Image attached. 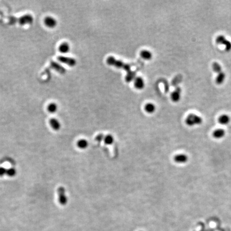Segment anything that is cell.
Here are the masks:
<instances>
[{
  "instance_id": "9",
  "label": "cell",
  "mask_w": 231,
  "mask_h": 231,
  "mask_svg": "<svg viewBox=\"0 0 231 231\" xmlns=\"http://www.w3.org/2000/svg\"><path fill=\"white\" fill-rule=\"evenodd\" d=\"M134 85L135 88L139 90L144 89L145 86L144 79L141 77H137L134 80Z\"/></svg>"
},
{
  "instance_id": "15",
  "label": "cell",
  "mask_w": 231,
  "mask_h": 231,
  "mask_svg": "<svg viewBox=\"0 0 231 231\" xmlns=\"http://www.w3.org/2000/svg\"><path fill=\"white\" fill-rule=\"evenodd\" d=\"M70 50V46L67 42H63L59 46V51L62 54H66Z\"/></svg>"
},
{
  "instance_id": "3",
  "label": "cell",
  "mask_w": 231,
  "mask_h": 231,
  "mask_svg": "<svg viewBox=\"0 0 231 231\" xmlns=\"http://www.w3.org/2000/svg\"><path fill=\"white\" fill-rule=\"evenodd\" d=\"M57 193L59 203L62 206H65L68 202L65 188L63 186L59 187L58 188Z\"/></svg>"
},
{
  "instance_id": "12",
  "label": "cell",
  "mask_w": 231,
  "mask_h": 231,
  "mask_svg": "<svg viewBox=\"0 0 231 231\" xmlns=\"http://www.w3.org/2000/svg\"><path fill=\"white\" fill-rule=\"evenodd\" d=\"M51 66L56 71L59 72L61 74H65L66 72V70L64 68H63L61 65L57 63L53 62L51 63Z\"/></svg>"
},
{
  "instance_id": "4",
  "label": "cell",
  "mask_w": 231,
  "mask_h": 231,
  "mask_svg": "<svg viewBox=\"0 0 231 231\" xmlns=\"http://www.w3.org/2000/svg\"><path fill=\"white\" fill-rule=\"evenodd\" d=\"M216 42L218 44L224 45L225 48V50L227 51H231V42L226 39V38L222 35H220L217 37Z\"/></svg>"
},
{
  "instance_id": "7",
  "label": "cell",
  "mask_w": 231,
  "mask_h": 231,
  "mask_svg": "<svg viewBox=\"0 0 231 231\" xmlns=\"http://www.w3.org/2000/svg\"><path fill=\"white\" fill-rule=\"evenodd\" d=\"M181 93V88L180 87L177 86L175 90L171 94V99L174 102H178L180 101Z\"/></svg>"
},
{
  "instance_id": "13",
  "label": "cell",
  "mask_w": 231,
  "mask_h": 231,
  "mask_svg": "<svg viewBox=\"0 0 231 231\" xmlns=\"http://www.w3.org/2000/svg\"><path fill=\"white\" fill-rule=\"evenodd\" d=\"M225 131L223 129H217L213 132V137L217 139H221L225 137Z\"/></svg>"
},
{
  "instance_id": "1",
  "label": "cell",
  "mask_w": 231,
  "mask_h": 231,
  "mask_svg": "<svg viewBox=\"0 0 231 231\" xmlns=\"http://www.w3.org/2000/svg\"><path fill=\"white\" fill-rule=\"evenodd\" d=\"M107 63L109 65L113 66L117 69H123L126 71L127 73L132 71L131 66L129 64H126L120 60L117 59L113 56L109 57L107 59Z\"/></svg>"
},
{
  "instance_id": "6",
  "label": "cell",
  "mask_w": 231,
  "mask_h": 231,
  "mask_svg": "<svg viewBox=\"0 0 231 231\" xmlns=\"http://www.w3.org/2000/svg\"><path fill=\"white\" fill-rule=\"evenodd\" d=\"M33 22V18L31 14H25L19 19V23L22 25L31 24Z\"/></svg>"
},
{
  "instance_id": "2",
  "label": "cell",
  "mask_w": 231,
  "mask_h": 231,
  "mask_svg": "<svg viewBox=\"0 0 231 231\" xmlns=\"http://www.w3.org/2000/svg\"><path fill=\"white\" fill-rule=\"evenodd\" d=\"M203 122V119L201 117L194 113H191L187 116L185 120V123L189 126H194L200 125Z\"/></svg>"
},
{
  "instance_id": "20",
  "label": "cell",
  "mask_w": 231,
  "mask_h": 231,
  "mask_svg": "<svg viewBox=\"0 0 231 231\" xmlns=\"http://www.w3.org/2000/svg\"><path fill=\"white\" fill-rule=\"evenodd\" d=\"M136 77V73L132 71H131L127 73L126 76L125 77V80L127 83H131L133 81V80L134 81Z\"/></svg>"
},
{
  "instance_id": "5",
  "label": "cell",
  "mask_w": 231,
  "mask_h": 231,
  "mask_svg": "<svg viewBox=\"0 0 231 231\" xmlns=\"http://www.w3.org/2000/svg\"><path fill=\"white\" fill-rule=\"evenodd\" d=\"M57 58L58 61L61 62L62 63L68 65L69 66H71V67L74 66L77 64V61H76V59L73 58L60 56L58 57Z\"/></svg>"
},
{
  "instance_id": "22",
  "label": "cell",
  "mask_w": 231,
  "mask_h": 231,
  "mask_svg": "<svg viewBox=\"0 0 231 231\" xmlns=\"http://www.w3.org/2000/svg\"><path fill=\"white\" fill-rule=\"evenodd\" d=\"M47 109H48V111L50 113H55L57 111V105L55 103H51V104L48 105Z\"/></svg>"
},
{
  "instance_id": "14",
  "label": "cell",
  "mask_w": 231,
  "mask_h": 231,
  "mask_svg": "<svg viewBox=\"0 0 231 231\" xmlns=\"http://www.w3.org/2000/svg\"><path fill=\"white\" fill-rule=\"evenodd\" d=\"M231 121L230 117L228 115H222L218 118V122L221 125H228Z\"/></svg>"
},
{
  "instance_id": "10",
  "label": "cell",
  "mask_w": 231,
  "mask_h": 231,
  "mask_svg": "<svg viewBox=\"0 0 231 231\" xmlns=\"http://www.w3.org/2000/svg\"><path fill=\"white\" fill-rule=\"evenodd\" d=\"M173 160L175 162L178 164H185L188 161V157L185 154H180L174 156Z\"/></svg>"
},
{
  "instance_id": "18",
  "label": "cell",
  "mask_w": 231,
  "mask_h": 231,
  "mask_svg": "<svg viewBox=\"0 0 231 231\" xmlns=\"http://www.w3.org/2000/svg\"><path fill=\"white\" fill-rule=\"evenodd\" d=\"M77 146L81 149H85L88 147V142L86 139H81L77 141Z\"/></svg>"
},
{
  "instance_id": "17",
  "label": "cell",
  "mask_w": 231,
  "mask_h": 231,
  "mask_svg": "<svg viewBox=\"0 0 231 231\" xmlns=\"http://www.w3.org/2000/svg\"><path fill=\"white\" fill-rule=\"evenodd\" d=\"M144 110L148 113H153L156 110L155 105L152 103H148L144 105Z\"/></svg>"
},
{
  "instance_id": "19",
  "label": "cell",
  "mask_w": 231,
  "mask_h": 231,
  "mask_svg": "<svg viewBox=\"0 0 231 231\" xmlns=\"http://www.w3.org/2000/svg\"><path fill=\"white\" fill-rule=\"evenodd\" d=\"M225 78H226V74L223 71L222 72L218 73L216 79V83L217 84H218V85L222 84L224 83Z\"/></svg>"
},
{
  "instance_id": "24",
  "label": "cell",
  "mask_w": 231,
  "mask_h": 231,
  "mask_svg": "<svg viewBox=\"0 0 231 231\" xmlns=\"http://www.w3.org/2000/svg\"><path fill=\"white\" fill-rule=\"evenodd\" d=\"M17 173V170L14 167H11L7 170L6 174L10 177H14Z\"/></svg>"
},
{
  "instance_id": "16",
  "label": "cell",
  "mask_w": 231,
  "mask_h": 231,
  "mask_svg": "<svg viewBox=\"0 0 231 231\" xmlns=\"http://www.w3.org/2000/svg\"><path fill=\"white\" fill-rule=\"evenodd\" d=\"M140 56L144 60H150L152 57V52L148 50H143L140 52Z\"/></svg>"
},
{
  "instance_id": "26",
  "label": "cell",
  "mask_w": 231,
  "mask_h": 231,
  "mask_svg": "<svg viewBox=\"0 0 231 231\" xmlns=\"http://www.w3.org/2000/svg\"><path fill=\"white\" fill-rule=\"evenodd\" d=\"M7 169L3 167H0V177H3L7 173Z\"/></svg>"
},
{
  "instance_id": "11",
  "label": "cell",
  "mask_w": 231,
  "mask_h": 231,
  "mask_svg": "<svg viewBox=\"0 0 231 231\" xmlns=\"http://www.w3.org/2000/svg\"><path fill=\"white\" fill-rule=\"evenodd\" d=\"M49 124L52 128L55 131H59L61 129V124L58 119L51 118L49 120Z\"/></svg>"
},
{
  "instance_id": "27",
  "label": "cell",
  "mask_w": 231,
  "mask_h": 231,
  "mask_svg": "<svg viewBox=\"0 0 231 231\" xmlns=\"http://www.w3.org/2000/svg\"><path fill=\"white\" fill-rule=\"evenodd\" d=\"M105 137V135L102 134H98V136L96 137V140H97L98 142H101V141H103Z\"/></svg>"
},
{
  "instance_id": "23",
  "label": "cell",
  "mask_w": 231,
  "mask_h": 231,
  "mask_svg": "<svg viewBox=\"0 0 231 231\" xmlns=\"http://www.w3.org/2000/svg\"><path fill=\"white\" fill-rule=\"evenodd\" d=\"M212 66H213V71L216 72L217 74L223 71L221 65L218 62H213Z\"/></svg>"
},
{
  "instance_id": "8",
  "label": "cell",
  "mask_w": 231,
  "mask_h": 231,
  "mask_svg": "<svg viewBox=\"0 0 231 231\" xmlns=\"http://www.w3.org/2000/svg\"><path fill=\"white\" fill-rule=\"evenodd\" d=\"M44 24L46 26L50 29L54 28L56 26L57 24V22L56 19L51 16L47 17L44 19Z\"/></svg>"
},
{
  "instance_id": "21",
  "label": "cell",
  "mask_w": 231,
  "mask_h": 231,
  "mask_svg": "<svg viewBox=\"0 0 231 231\" xmlns=\"http://www.w3.org/2000/svg\"><path fill=\"white\" fill-rule=\"evenodd\" d=\"M103 141H104L105 144H107V145H111L114 142L115 138L111 134H108L105 136Z\"/></svg>"
},
{
  "instance_id": "25",
  "label": "cell",
  "mask_w": 231,
  "mask_h": 231,
  "mask_svg": "<svg viewBox=\"0 0 231 231\" xmlns=\"http://www.w3.org/2000/svg\"><path fill=\"white\" fill-rule=\"evenodd\" d=\"M182 79V77L181 75L176 76L172 80V85L174 86H178V85L180 83Z\"/></svg>"
}]
</instances>
